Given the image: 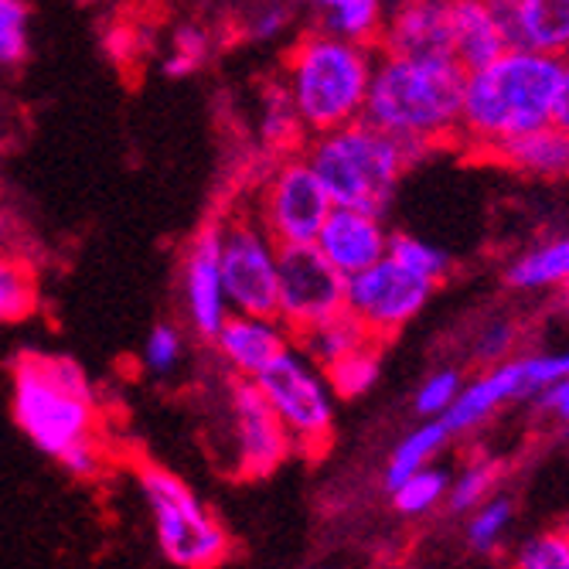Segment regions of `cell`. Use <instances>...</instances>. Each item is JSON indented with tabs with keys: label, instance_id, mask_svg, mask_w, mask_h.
<instances>
[{
	"label": "cell",
	"instance_id": "obj_4",
	"mask_svg": "<svg viewBox=\"0 0 569 569\" xmlns=\"http://www.w3.org/2000/svg\"><path fill=\"white\" fill-rule=\"evenodd\" d=\"M11 412L18 430L51 460L96 440V396L69 355L21 351L11 361Z\"/></svg>",
	"mask_w": 569,
	"mask_h": 569
},
{
	"label": "cell",
	"instance_id": "obj_39",
	"mask_svg": "<svg viewBox=\"0 0 569 569\" xmlns=\"http://www.w3.org/2000/svg\"><path fill=\"white\" fill-rule=\"evenodd\" d=\"M59 463H62V471H69L72 478L89 481V478H96L102 471V463H107V453H102V443L96 437V440H86V443L72 447L69 453H62Z\"/></svg>",
	"mask_w": 569,
	"mask_h": 569
},
{
	"label": "cell",
	"instance_id": "obj_20",
	"mask_svg": "<svg viewBox=\"0 0 569 569\" xmlns=\"http://www.w3.org/2000/svg\"><path fill=\"white\" fill-rule=\"evenodd\" d=\"M505 21L511 44L569 59V0H505Z\"/></svg>",
	"mask_w": 569,
	"mask_h": 569
},
{
	"label": "cell",
	"instance_id": "obj_32",
	"mask_svg": "<svg viewBox=\"0 0 569 569\" xmlns=\"http://www.w3.org/2000/svg\"><path fill=\"white\" fill-rule=\"evenodd\" d=\"M31 56L28 0H0V72H18Z\"/></svg>",
	"mask_w": 569,
	"mask_h": 569
},
{
	"label": "cell",
	"instance_id": "obj_41",
	"mask_svg": "<svg viewBox=\"0 0 569 569\" xmlns=\"http://www.w3.org/2000/svg\"><path fill=\"white\" fill-rule=\"evenodd\" d=\"M21 226H18V216L11 212V204L0 198V249H11L14 252V239H18Z\"/></svg>",
	"mask_w": 569,
	"mask_h": 569
},
{
	"label": "cell",
	"instance_id": "obj_30",
	"mask_svg": "<svg viewBox=\"0 0 569 569\" xmlns=\"http://www.w3.org/2000/svg\"><path fill=\"white\" fill-rule=\"evenodd\" d=\"M389 256L396 263H402L409 273H417L430 283H443L453 260H450V252L440 249L437 242H427L420 236H409V232H392L389 236Z\"/></svg>",
	"mask_w": 569,
	"mask_h": 569
},
{
	"label": "cell",
	"instance_id": "obj_27",
	"mask_svg": "<svg viewBox=\"0 0 569 569\" xmlns=\"http://www.w3.org/2000/svg\"><path fill=\"white\" fill-rule=\"evenodd\" d=\"M511 526H515V501L505 495H491L468 511L463 542H468L475 556H495L505 546Z\"/></svg>",
	"mask_w": 569,
	"mask_h": 569
},
{
	"label": "cell",
	"instance_id": "obj_9",
	"mask_svg": "<svg viewBox=\"0 0 569 569\" xmlns=\"http://www.w3.org/2000/svg\"><path fill=\"white\" fill-rule=\"evenodd\" d=\"M219 270L232 310L239 315H277L280 242L249 209L222 219Z\"/></svg>",
	"mask_w": 569,
	"mask_h": 569
},
{
	"label": "cell",
	"instance_id": "obj_13",
	"mask_svg": "<svg viewBox=\"0 0 569 569\" xmlns=\"http://www.w3.org/2000/svg\"><path fill=\"white\" fill-rule=\"evenodd\" d=\"M219 246H222V219L198 229L181 256V277H178L181 318L184 328L201 341H212L216 331L232 315L219 270Z\"/></svg>",
	"mask_w": 569,
	"mask_h": 569
},
{
	"label": "cell",
	"instance_id": "obj_14",
	"mask_svg": "<svg viewBox=\"0 0 569 569\" xmlns=\"http://www.w3.org/2000/svg\"><path fill=\"white\" fill-rule=\"evenodd\" d=\"M216 348L219 366L229 379H256L293 345V335L277 315H232L209 341Z\"/></svg>",
	"mask_w": 569,
	"mask_h": 569
},
{
	"label": "cell",
	"instance_id": "obj_33",
	"mask_svg": "<svg viewBox=\"0 0 569 569\" xmlns=\"http://www.w3.org/2000/svg\"><path fill=\"white\" fill-rule=\"evenodd\" d=\"M498 463L491 457H478V460H468L460 468V475H450V491H447V508L453 515H463L471 511L475 505H481L485 498L495 495L498 488Z\"/></svg>",
	"mask_w": 569,
	"mask_h": 569
},
{
	"label": "cell",
	"instance_id": "obj_1",
	"mask_svg": "<svg viewBox=\"0 0 569 569\" xmlns=\"http://www.w3.org/2000/svg\"><path fill=\"white\" fill-rule=\"evenodd\" d=\"M562 62L566 59L511 44L498 59L463 72L457 143L485 158L501 140L552 123Z\"/></svg>",
	"mask_w": 569,
	"mask_h": 569
},
{
	"label": "cell",
	"instance_id": "obj_23",
	"mask_svg": "<svg viewBox=\"0 0 569 569\" xmlns=\"http://www.w3.org/2000/svg\"><path fill=\"white\" fill-rule=\"evenodd\" d=\"M447 440H450V430H447V423H443L440 417H427L420 427H412V430L392 447V453H389V460H386V471H382L386 491L396 488V485H399L402 478H409L412 471H420V468H427V463H433L437 453L447 447Z\"/></svg>",
	"mask_w": 569,
	"mask_h": 569
},
{
	"label": "cell",
	"instance_id": "obj_42",
	"mask_svg": "<svg viewBox=\"0 0 569 569\" xmlns=\"http://www.w3.org/2000/svg\"><path fill=\"white\" fill-rule=\"evenodd\" d=\"M552 123H559L569 133V59L562 62V86H559V99H556V117Z\"/></svg>",
	"mask_w": 569,
	"mask_h": 569
},
{
	"label": "cell",
	"instance_id": "obj_10",
	"mask_svg": "<svg viewBox=\"0 0 569 569\" xmlns=\"http://www.w3.org/2000/svg\"><path fill=\"white\" fill-rule=\"evenodd\" d=\"M433 290L437 283L409 273L386 252L379 263L345 277V310L366 325L376 341H386L423 315Z\"/></svg>",
	"mask_w": 569,
	"mask_h": 569
},
{
	"label": "cell",
	"instance_id": "obj_25",
	"mask_svg": "<svg viewBox=\"0 0 569 569\" xmlns=\"http://www.w3.org/2000/svg\"><path fill=\"white\" fill-rule=\"evenodd\" d=\"M260 143L267 150H273L277 158L293 150H303L307 143V130L293 110V102L283 89V82H273L263 92V107H260Z\"/></svg>",
	"mask_w": 569,
	"mask_h": 569
},
{
	"label": "cell",
	"instance_id": "obj_2",
	"mask_svg": "<svg viewBox=\"0 0 569 569\" xmlns=\"http://www.w3.org/2000/svg\"><path fill=\"white\" fill-rule=\"evenodd\" d=\"M460 99L463 69L453 62V56H389V51H379L361 117L409 150L427 153L433 147L457 143Z\"/></svg>",
	"mask_w": 569,
	"mask_h": 569
},
{
	"label": "cell",
	"instance_id": "obj_6",
	"mask_svg": "<svg viewBox=\"0 0 569 569\" xmlns=\"http://www.w3.org/2000/svg\"><path fill=\"white\" fill-rule=\"evenodd\" d=\"M137 488L164 562L178 569H212L229 559L232 539L219 522V515L178 475L158 468V463H140Z\"/></svg>",
	"mask_w": 569,
	"mask_h": 569
},
{
	"label": "cell",
	"instance_id": "obj_34",
	"mask_svg": "<svg viewBox=\"0 0 569 569\" xmlns=\"http://www.w3.org/2000/svg\"><path fill=\"white\" fill-rule=\"evenodd\" d=\"M511 562L519 569H569V526L532 532L519 542Z\"/></svg>",
	"mask_w": 569,
	"mask_h": 569
},
{
	"label": "cell",
	"instance_id": "obj_16",
	"mask_svg": "<svg viewBox=\"0 0 569 569\" xmlns=\"http://www.w3.org/2000/svg\"><path fill=\"white\" fill-rule=\"evenodd\" d=\"M511 402H529V386H526V372H522V355H511L498 366H485L481 376L468 379L460 389V396L453 399V406L443 412V423L450 430V437L457 433H471L481 423H488L498 409L511 406Z\"/></svg>",
	"mask_w": 569,
	"mask_h": 569
},
{
	"label": "cell",
	"instance_id": "obj_28",
	"mask_svg": "<svg viewBox=\"0 0 569 569\" xmlns=\"http://www.w3.org/2000/svg\"><path fill=\"white\" fill-rule=\"evenodd\" d=\"M34 273L21 252L0 249V325L24 321L34 310Z\"/></svg>",
	"mask_w": 569,
	"mask_h": 569
},
{
	"label": "cell",
	"instance_id": "obj_12",
	"mask_svg": "<svg viewBox=\"0 0 569 569\" xmlns=\"http://www.w3.org/2000/svg\"><path fill=\"white\" fill-rule=\"evenodd\" d=\"M345 310V277L325 260L315 242L280 246L277 318L297 338Z\"/></svg>",
	"mask_w": 569,
	"mask_h": 569
},
{
	"label": "cell",
	"instance_id": "obj_7",
	"mask_svg": "<svg viewBox=\"0 0 569 569\" xmlns=\"http://www.w3.org/2000/svg\"><path fill=\"white\" fill-rule=\"evenodd\" d=\"M256 386L283 423L293 453L321 457L331 447L338 396L328 382V372L303 348L290 345L267 372L256 376Z\"/></svg>",
	"mask_w": 569,
	"mask_h": 569
},
{
	"label": "cell",
	"instance_id": "obj_43",
	"mask_svg": "<svg viewBox=\"0 0 569 569\" xmlns=\"http://www.w3.org/2000/svg\"><path fill=\"white\" fill-rule=\"evenodd\" d=\"M501 4H505V0H501Z\"/></svg>",
	"mask_w": 569,
	"mask_h": 569
},
{
	"label": "cell",
	"instance_id": "obj_11",
	"mask_svg": "<svg viewBox=\"0 0 569 569\" xmlns=\"http://www.w3.org/2000/svg\"><path fill=\"white\" fill-rule=\"evenodd\" d=\"M226 453L239 478H270L293 457V443L256 379H232L226 399Z\"/></svg>",
	"mask_w": 569,
	"mask_h": 569
},
{
	"label": "cell",
	"instance_id": "obj_22",
	"mask_svg": "<svg viewBox=\"0 0 569 569\" xmlns=\"http://www.w3.org/2000/svg\"><path fill=\"white\" fill-rule=\"evenodd\" d=\"M300 4L315 14L321 28L379 44L389 0H300Z\"/></svg>",
	"mask_w": 569,
	"mask_h": 569
},
{
	"label": "cell",
	"instance_id": "obj_5",
	"mask_svg": "<svg viewBox=\"0 0 569 569\" xmlns=\"http://www.w3.org/2000/svg\"><path fill=\"white\" fill-rule=\"evenodd\" d=\"M303 158L321 178L335 204L369 209L386 216L406 171L420 153L372 127L366 117L341 123L335 130L307 137Z\"/></svg>",
	"mask_w": 569,
	"mask_h": 569
},
{
	"label": "cell",
	"instance_id": "obj_44",
	"mask_svg": "<svg viewBox=\"0 0 569 569\" xmlns=\"http://www.w3.org/2000/svg\"><path fill=\"white\" fill-rule=\"evenodd\" d=\"M566 290H569V287H566Z\"/></svg>",
	"mask_w": 569,
	"mask_h": 569
},
{
	"label": "cell",
	"instance_id": "obj_31",
	"mask_svg": "<svg viewBox=\"0 0 569 569\" xmlns=\"http://www.w3.org/2000/svg\"><path fill=\"white\" fill-rule=\"evenodd\" d=\"M188 358V338L178 325L171 321H161L153 325L150 335L143 338V348H140V366L147 376L153 379H171L174 372H181Z\"/></svg>",
	"mask_w": 569,
	"mask_h": 569
},
{
	"label": "cell",
	"instance_id": "obj_21",
	"mask_svg": "<svg viewBox=\"0 0 569 569\" xmlns=\"http://www.w3.org/2000/svg\"><path fill=\"white\" fill-rule=\"evenodd\" d=\"M505 283L519 293H542L569 287V236L536 242L505 267Z\"/></svg>",
	"mask_w": 569,
	"mask_h": 569
},
{
	"label": "cell",
	"instance_id": "obj_3",
	"mask_svg": "<svg viewBox=\"0 0 569 569\" xmlns=\"http://www.w3.org/2000/svg\"><path fill=\"white\" fill-rule=\"evenodd\" d=\"M379 62L376 41H358L315 24L297 34L283 62V89L307 137L351 123L366 110Z\"/></svg>",
	"mask_w": 569,
	"mask_h": 569
},
{
	"label": "cell",
	"instance_id": "obj_17",
	"mask_svg": "<svg viewBox=\"0 0 569 569\" xmlns=\"http://www.w3.org/2000/svg\"><path fill=\"white\" fill-rule=\"evenodd\" d=\"M389 56H450V0H389L379 31Z\"/></svg>",
	"mask_w": 569,
	"mask_h": 569
},
{
	"label": "cell",
	"instance_id": "obj_15",
	"mask_svg": "<svg viewBox=\"0 0 569 569\" xmlns=\"http://www.w3.org/2000/svg\"><path fill=\"white\" fill-rule=\"evenodd\" d=\"M389 236L392 232L386 229V219L379 212L331 204L328 219L315 236V246L341 277H351L382 260L389 252Z\"/></svg>",
	"mask_w": 569,
	"mask_h": 569
},
{
	"label": "cell",
	"instance_id": "obj_36",
	"mask_svg": "<svg viewBox=\"0 0 569 569\" xmlns=\"http://www.w3.org/2000/svg\"><path fill=\"white\" fill-rule=\"evenodd\" d=\"M519 341H522V331L511 318H491L478 328L471 355L478 366H498V361L519 355Z\"/></svg>",
	"mask_w": 569,
	"mask_h": 569
},
{
	"label": "cell",
	"instance_id": "obj_24",
	"mask_svg": "<svg viewBox=\"0 0 569 569\" xmlns=\"http://www.w3.org/2000/svg\"><path fill=\"white\" fill-rule=\"evenodd\" d=\"M369 341H376V338L369 335V328L361 325L355 315H348V310H341V315H335V318H328V321H321V325H315V328H307V331H300V335L293 338V345L303 348L310 358L318 361L321 369L335 366L338 358L351 355L355 348L369 345Z\"/></svg>",
	"mask_w": 569,
	"mask_h": 569
},
{
	"label": "cell",
	"instance_id": "obj_29",
	"mask_svg": "<svg viewBox=\"0 0 569 569\" xmlns=\"http://www.w3.org/2000/svg\"><path fill=\"white\" fill-rule=\"evenodd\" d=\"M325 372H328V382L338 399L366 396L382 376V341H369V345L355 348L351 355L338 358Z\"/></svg>",
	"mask_w": 569,
	"mask_h": 569
},
{
	"label": "cell",
	"instance_id": "obj_26",
	"mask_svg": "<svg viewBox=\"0 0 569 569\" xmlns=\"http://www.w3.org/2000/svg\"><path fill=\"white\" fill-rule=\"evenodd\" d=\"M447 491H450V471L433 460L427 468L402 478L396 488H389V498L402 519H423V515L447 505Z\"/></svg>",
	"mask_w": 569,
	"mask_h": 569
},
{
	"label": "cell",
	"instance_id": "obj_35",
	"mask_svg": "<svg viewBox=\"0 0 569 569\" xmlns=\"http://www.w3.org/2000/svg\"><path fill=\"white\" fill-rule=\"evenodd\" d=\"M212 51V38L198 24H181L171 38V56L164 59V76L171 79H184L194 69H201V62L209 59Z\"/></svg>",
	"mask_w": 569,
	"mask_h": 569
},
{
	"label": "cell",
	"instance_id": "obj_38",
	"mask_svg": "<svg viewBox=\"0 0 569 569\" xmlns=\"http://www.w3.org/2000/svg\"><path fill=\"white\" fill-rule=\"evenodd\" d=\"M293 24V0H260L246 18V38L273 41Z\"/></svg>",
	"mask_w": 569,
	"mask_h": 569
},
{
	"label": "cell",
	"instance_id": "obj_19",
	"mask_svg": "<svg viewBox=\"0 0 569 569\" xmlns=\"http://www.w3.org/2000/svg\"><path fill=\"white\" fill-rule=\"evenodd\" d=\"M485 161L529 178H562L569 174V133L559 123H542L501 140L485 153Z\"/></svg>",
	"mask_w": 569,
	"mask_h": 569
},
{
	"label": "cell",
	"instance_id": "obj_8",
	"mask_svg": "<svg viewBox=\"0 0 569 569\" xmlns=\"http://www.w3.org/2000/svg\"><path fill=\"white\" fill-rule=\"evenodd\" d=\"M331 204H335L331 194L325 191L315 168L307 164L303 150H293L277 158L273 168L263 174L249 212L260 219V226L280 246H300V242H315Z\"/></svg>",
	"mask_w": 569,
	"mask_h": 569
},
{
	"label": "cell",
	"instance_id": "obj_18",
	"mask_svg": "<svg viewBox=\"0 0 569 569\" xmlns=\"http://www.w3.org/2000/svg\"><path fill=\"white\" fill-rule=\"evenodd\" d=\"M511 48L501 0H450V56L468 72Z\"/></svg>",
	"mask_w": 569,
	"mask_h": 569
},
{
	"label": "cell",
	"instance_id": "obj_40",
	"mask_svg": "<svg viewBox=\"0 0 569 569\" xmlns=\"http://www.w3.org/2000/svg\"><path fill=\"white\" fill-rule=\"evenodd\" d=\"M532 402L539 406V412H546V417L556 420L559 427L569 423V372L559 382H552L542 396H536Z\"/></svg>",
	"mask_w": 569,
	"mask_h": 569
},
{
	"label": "cell",
	"instance_id": "obj_37",
	"mask_svg": "<svg viewBox=\"0 0 569 569\" xmlns=\"http://www.w3.org/2000/svg\"><path fill=\"white\" fill-rule=\"evenodd\" d=\"M463 382H468V379L460 376V369H437V372H430L420 382L417 396H412V409H417L423 420L427 417H443V412L453 406V399L460 396Z\"/></svg>",
	"mask_w": 569,
	"mask_h": 569
}]
</instances>
